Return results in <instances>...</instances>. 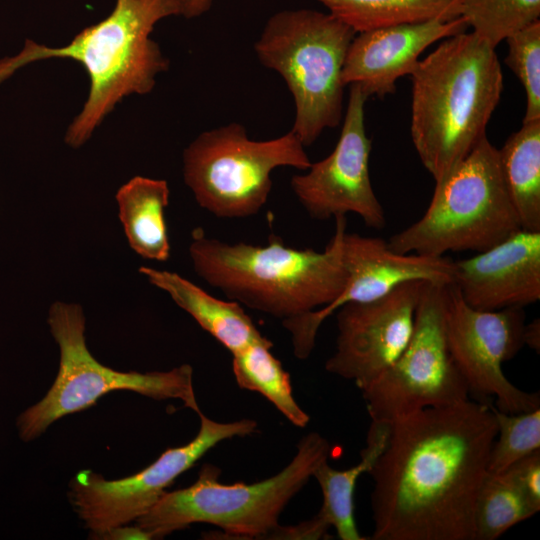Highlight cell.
Instances as JSON below:
<instances>
[{"label":"cell","mask_w":540,"mask_h":540,"mask_svg":"<svg viewBox=\"0 0 540 540\" xmlns=\"http://www.w3.org/2000/svg\"><path fill=\"white\" fill-rule=\"evenodd\" d=\"M497 423L470 398L390 423L373 479V540H475L476 499Z\"/></svg>","instance_id":"obj_1"},{"label":"cell","mask_w":540,"mask_h":540,"mask_svg":"<svg viewBox=\"0 0 540 540\" xmlns=\"http://www.w3.org/2000/svg\"><path fill=\"white\" fill-rule=\"evenodd\" d=\"M495 49L465 31L443 39L411 74V138L435 182L487 137L503 90Z\"/></svg>","instance_id":"obj_2"},{"label":"cell","mask_w":540,"mask_h":540,"mask_svg":"<svg viewBox=\"0 0 540 540\" xmlns=\"http://www.w3.org/2000/svg\"><path fill=\"white\" fill-rule=\"evenodd\" d=\"M171 15H179L178 0H116L105 19L81 30L68 45L49 47L26 39L21 51L0 59V84L33 62L65 58L80 63L89 76V95L65 136L77 148L124 97L149 93L156 76L168 69L150 35L158 21Z\"/></svg>","instance_id":"obj_3"},{"label":"cell","mask_w":540,"mask_h":540,"mask_svg":"<svg viewBox=\"0 0 540 540\" xmlns=\"http://www.w3.org/2000/svg\"><path fill=\"white\" fill-rule=\"evenodd\" d=\"M346 216L335 217V231L324 248L297 249L271 234L266 245L228 243L192 232L189 255L195 273L232 301L282 321L324 307L342 292Z\"/></svg>","instance_id":"obj_4"},{"label":"cell","mask_w":540,"mask_h":540,"mask_svg":"<svg viewBox=\"0 0 540 540\" xmlns=\"http://www.w3.org/2000/svg\"><path fill=\"white\" fill-rule=\"evenodd\" d=\"M331 454L329 441L317 432L304 436L288 465L274 476L252 484H223L220 470L205 465L191 486L165 492L137 525L151 539L163 538L194 523L218 527L237 539L267 538L279 527L288 502Z\"/></svg>","instance_id":"obj_5"},{"label":"cell","mask_w":540,"mask_h":540,"mask_svg":"<svg viewBox=\"0 0 540 540\" xmlns=\"http://www.w3.org/2000/svg\"><path fill=\"white\" fill-rule=\"evenodd\" d=\"M356 34L329 12L282 10L267 20L254 44L261 64L279 73L292 94L291 130L305 147L342 120V70Z\"/></svg>","instance_id":"obj_6"},{"label":"cell","mask_w":540,"mask_h":540,"mask_svg":"<svg viewBox=\"0 0 540 540\" xmlns=\"http://www.w3.org/2000/svg\"><path fill=\"white\" fill-rule=\"evenodd\" d=\"M435 183L422 217L387 241L392 251L435 257L456 251L478 253L521 229L498 149L487 137Z\"/></svg>","instance_id":"obj_7"},{"label":"cell","mask_w":540,"mask_h":540,"mask_svg":"<svg viewBox=\"0 0 540 540\" xmlns=\"http://www.w3.org/2000/svg\"><path fill=\"white\" fill-rule=\"evenodd\" d=\"M48 324L60 349L56 379L45 397L25 410L18 419L20 436L30 441L56 420L87 409L103 395L128 390L155 400L177 399L197 414L193 369L184 364L169 371L120 372L102 365L85 341V317L80 305L55 302Z\"/></svg>","instance_id":"obj_8"},{"label":"cell","mask_w":540,"mask_h":540,"mask_svg":"<svg viewBox=\"0 0 540 540\" xmlns=\"http://www.w3.org/2000/svg\"><path fill=\"white\" fill-rule=\"evenodd\" d=\"M311 161L290 130L269 140L249 138L240 123L199 134L183 152V176L199 206L219 218L256 215L272 189L278 167L305 171Z\"/></svg>","instance_id":"obj_9"},{"label":"cell","mask_w":540,"mask_h":540,"mask_svg":"<svg viewBox=\"0 0 540 540\" xmlns=\"http://www.w3.org/2000/svg\"><path fill=\"white\" fill-rule=\"evenodd\" d=\"M447 285L424 283L405 349L373 384L361 391L371 421L392 423L424 408L469 399L468 386L447 342Z\"/></svg>","instance_id":"obj_10"},{"label":"cell","mask_w":540,"mask_h":540,"mask_svg":"<svg viewBox=\"0 0 540 540\" xmlns=\"http://www.w3.org/2000/svg\"><path fill=\"white\" fill-rule=\"evenodd\" d=\"M197 435L183 446L169 448L140 472L106 480L92 471L79 472L70 483V499L93 536L136 521L163 496L166 488L218 443L252 434L257 423L241 419L221 423L202 412Z\"/></svg>","instance_id":"obj_11"},{"label":"cell","mask_w":540,"mask_h":540,"mask_svg":"<svg viewBox=\"0 0 540 540\" xmlns=\"http://www.w3.org/2000/svg\"><path fill=\"white\" fill-rule=\"evenodd\" d=\"M525 319L521 307L474 309L453 283L446 286V336L453 361L469 393L481 401L495 398V407L505 413L540 407V394L519 389L502 369L524 346Z\"/></svg>","instance_id":"obj_12"},{"label":"cell","mask_w":540,"mask_h":540,"mask_svg":"<svg viewBox=\"0 0 540 540\" xmlns=\"http://www.w3.org/2000/svg\"><path fill=\"white\" fill-rule=\"evenodd\" d=\"M369 96L350 85L343 126L333 151L291 178L297 200L314 219L326 220L353 213L373 229L386 226L384 209L370 179L371 141L366 135L364 105Z\"/></svg>","instance_id":"obj_13"},{"label":"cell","mask_w":540,"mask_h":540,"mask_svg":"<svg viewBox=\"0 0 540 540\" xmlns=\"http://www.w3.org/2000/svg\"><path fill=\"white\" fill-rule=\"evenodd\" d=\"M342 249L347 280L339 296L324 307L282 321L291 335L293 353L298 359L309 357L321 324L346 303L380 298L410 281L453 283L454 260L444 256L397 253L379 237L347 231Z\"/></svg>","instance_id":"obj_14"},{"label":"cell","mask_w":540,"mask_h":540,"mask_svg":"<svg viewBox=\"0 0 540 540\" xmlns=\"http://www.w3.org/2000/svg\"><path fill=\"white\" fill-rule=\"evenodd\" d=\"M424 283L406 282L380 298L339 307L336 348L325 369L361 391L373 384L409 342Z\"/></svg>","instance_id":"obj_15"},{"label":"cell","mask_w":540,"mask_h":540,"mask_svg":"<svg viewBox=\"0 0 540 540\" xmlns=\"http://www.w3.org/2000/svg\"><path fill=\"white\" fill-rule=\"evenodd\" d=\"M453 284L472 308L525 307L540 299V231L519 229L505 240L454 261Z\"/></svg>","instance_id":"obj_16"},{"label":"cell","mask_w":540,"mask_h":540,"mask_svg":"<svg viewBox=\"0 0 540 540\" xmlns=\"http://www.w3.org/2000/svg\"><path fill=\"white\" fill-rule=\"evenodd\" d=\"M467 28V22L460 16L357 33L344 61L343 84H358L369 97L392 94L396 81L412 74L426 48Z\"/></svg>","instance_id":"obj_17"},{"label":"cell","mask_w":540,"mask_h":540,"mask_svg":"<svg viewBox=\"0 0 540 540\" xmlns=\"http://www.w3.org/2000/svg\"><path fill=\"white\" fill-rule=\"evenodd\" d=\"M139 272L165 291L199 326L232 355L263 339L241 304L218 299L175 272L142 266Z\"/></svg>","instance_id":"obj_18"},{"label":"cell","mask_w":540,"mask_h":540,"mask_svg":"<svg viewBox=\"0 0 540 540\" xmlns=\"http://www.w3.org/2000/svg\"><path fill=\"white\" fill-rule=\"evenodd\" d=\"M119 218L130 247L141 257L166 261L170 244L165 209L169 187L165 180L136 176L116 194Z\"/></svg>","instance_id":"obj_19"},{"label":"cell","mask_w":540,"mask_h":540,"mask_svg":"<svg viewBox=\"0 0 540 540\" xmlns=\"http://www.w3.org/2000/svg\"><path fill=\"white\" fill-rule=\"evenodd\" d=\"M390 434V423L371 421L366 445L360 452V461L345 470L332 468L323 462L313 473L318 482L323 503L317 514L336 530L342 540H365L358 531L354 516V491L360 476L369 473L384 451Z\"/></svg>","instance_id":"obj_20"},{"label":"cell","mask_w":540,"mask_h":540,"mask_svg":"<svg viewBox=\"0 0 540 540\" xmlns=\"http://www.w3.org/2000/svg\"><path fill=\"white\" fill-rule=\"evenodd\" d=\"M498 152L506 189L521 228L540 231V119L522 122Z\"/></svg>","instance_id":"obj_21"},{"label":"cell","mask_w":540,"mask_h":540,"mask_svg":"<svg viewBox=\"0 0 540 540\" xmlns=\"http://www.w3.org/2000/svg\"><path fill=\"white\" fill-rule=\"evenodd\" d=\"M356 33L461 16L462 0H319Z\"/></svg>","instance_id":"obj_22"},{"label":"cell","mask_w":540,"mask_h":540,"mask_svg":"<svg viewBox=\"0 0 540 540\" xmlns=\"http://www.w3.org/2000/svg\"><path fill=\"white\" fill-rule=\"evenodd\" d=\"M272 346L264 337L233 354L235 380L240 388L263 395L293 425L305 427L310 417L293 397L290 376L272 354Z\"/></svg>","instance_id":"obj_23"},{"label":"cell","mask_w":540,"mask_h":540,"mask_svg":"<svg viewBox=\"0 0 540 540\" xmlns=\"http://www.w3.org/2000/svg\"><path fill=\"white\" fill-rule=\"evenodd\" d=\"M537 512L508 470L487 472L475 505V540H495Z\"/></svg>","instance_id":"obj_24"},{"label":"cell","mask_w":540,"mask_h":540,"mask_svg":"<svg viewBox=\"0 0 540 540\" xmlns=\"http://www.w3.org/2000/svg\"><path fill=\"white\" fill-rule=\"evenodd\" d=\"M461 17L492 47L540 20V0H462Z\"/></svg>","instance_id":"obj_25"},{"label":"cell","mask_w":540,"mask_h":540,"mask_svg":"<svg viewBox=\"0 0 540 540\" xmlns=\"http://www.w3.org/2000/svg\"><path fill=\"white\" fill-rule=\"evenodd\" d=\"M497 435L487 470L499 473L522 458L540 450V407L521 413H505L492 405Z\"/></svg>","instance_id":"obj_26"},{"label":"cell","mask_w":540,"mask_h":540,"mask_svg":"<svg viewBox=\"0 0 540 540\" xmlns=\"http://www.w3.org/2000/svg\"><path fill=\"white\" fill-rule=\"evenodd\" d=\"M505 40L508 44L505 63L525 89L523 122L540 119V20L515 31Z\"/></svg>","instance_id":"obj_27"},{"label":"cell","mask_w":540,"mask_h":540,"mask_svg":"<svg viewBox=\"0 0 540 540\" xmlns=\"http://www.w3.org/2000/svg\"><path fill=\"white\" fill-rule=\"evenodd\" d=\"M531 507L540 510V450L522 458L508 469Z\"/></svg>","instance_id":"obj_28"},{"label":"cell","mask_w":540,"mask_h":540,"mask_svg":"<svg viewBox=\"0 0 540 540\" xmlns=\"http://www.w3.org/2000/svg\"><path fill=\"white\" fill-rule=\"evenodd\" d=\"M97 538L101 539H151L150 535L140 528L138 525L135 527H128L125 525L112 528Z\"/></svg>","instance_id":"obj_29"},{"label":"cell","mask_w":540,"mask_h":540,"mask_svg":"<svg viewBox=\"0 0 540 540\" xmlns=\"http://www.w3.org/2000/svg\"><path fill=\"white\" fill-rule=\"evenodd\" d=\"M213 0H178L179 15L195 18L209 11Z\"/></svg>","instance_id":"obj_30"},{"label":"cell","mask_w":540,"mask_h":540,"mask_svg":"<svg viewBox=\"0 0 540 540\" xmlns=\"http://www.w3.org/2000/svg\"><path fill=\"white\" fill-rule=\"evenodd\" d=\"M524 345H527L537 353L540 350V320L536 318L530 323L525 324L524 328Z\"/></svg>","instance_id":"obj_31"}]
</instances>
